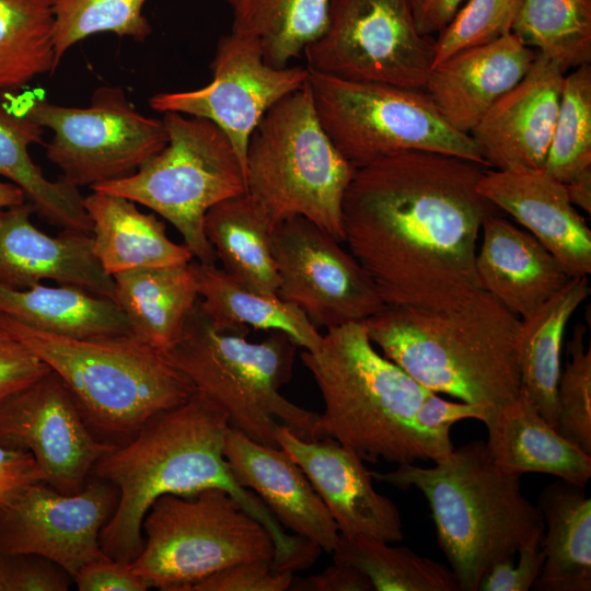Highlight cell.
<instances>
[{"mask_svg":"<svg viewBox=\"0 0 591 591\" xmlns=\"http://www.w3.org/2000/svg\"><path fill=\"white\" fill-rule=\"evenodd\" d=\"M28 201L0 215V281L27 288L44 280L114 300V280L93 252L91 233L62 230L51 236L31 220Z\"/></svg>","mask_w":591,"mask_h":591,"instance_id":"obj_21","label":"cell"},{"mask_svg":"<svg viewBox=\"0 0 591 591\" xmlns=\"http://www.w3.org/2000/svg\"><path fill=\"white\" fill-rule=\"evenodd\" d=\"M536 55L510 33L433 66L425 91L453 128L470 135L495 102L522 80Z\"/></svg>","mask_w":591,"mask_h":591,"instance_id":"obj_23","label":"cell"},{"mask_svg":"<svg viewBox=\"0 0 591 591\" xmlns=\"http://www.w3.org/2000/svg\"><path fill=\"white\" fill-rule=\"evenodd\" d=\"M478 193L547 248L570 277L591 273V231L565 185L543 170H485Z\"/></svg>","mask_w":591,"mask_h":591,"instance_id":"obj_20","label":"cell"},{"mask_svg":"<svg viewBox=\"0 0 591 591\" xmlns=\"http://www.w3.org/2000/svg\"><path fill=\"white\" fill-rule=\"evenodd\" d=\"M323 397L316 440L332 438L363 462H433L454 449L422 427L417 410L431 393L379 354L363 322L332 327L320 347L300 355Z\"/></svg>","mask_w":591,"mask_h":591,"instance_id":"obj_4","label":"cell"},{"mask_svg":"<svg viewBox=\"0 0 591 591\" xmlns=\"http://www.w3.org/2000/svg\"><path fill=\"white\" fill-rule=\"evenodd\" d=\"M485 170L429 151L356 170L343 202L345 243L385 305L451 309L480 290L477 241L497 209L477 190Z\"/></svg>","mask_w":591,"mask_h":591,"instance_id":"obj_1","label":"cell"},{"mask_svg":"<svg viewBox=\"0 0 591 591\" xmlns=\"http://www.w3.org/2000/svg\"><path fill=\"white\" fill-rule=\"evenodd\" d=\"M339 534L334 561L360 570L375 591H459L452 570L407 547Z\"/></svg>","mask_w":591,"mask_h":591,"instance_id":"obj_36","label":"cell"},{"mask_svg":"<svg viewBox=\"0 0 591 591\" xmlns=\"http://www.w3.org/2000/svg\"><path fill=\"white\" fill-rule=\"evenodd\" d=\"M480 234L475 255L479 288L520 320L532 315L571 278L530 232L496 212L484 219Z\"/></svg>","mask_w":591,"mask_h":591,"instance_id":"obj_24","label":"cell"},{"mask_svg":"<svg viewBox=\"0 0 591 591\" xmlns=\"http://www.w3.org/2000/svg\"><path fill=\"white\" fill-rule=\"evenodd\" d=\"M433 45L410 0H333L325 31L303 54L312 72L425 91Z\"/></svg>","mask_w":591,"mask_h":591,"instance_id":"obj_13","label":"cell"},{"mask_svg":"<svg viewBox=\"0 0 591 591\" xmlns=\"http://www.w3.org/2000/svg\"><path fill=\"white\" fill-rule=\"evenodd\" d=\"M166 144L134 174L92 187L153 210L182 235L198 263L216 265L206 237V213L246 193L245 169L228 136L206 118L176 112L161 118Z\"/></svg>","mask_w":591,"mask_h":591,"instance_id":"obj_9","label":"cell"},{"mask_svg":"<svg viewBox=\"0 0 591 591\" xmlns=\"http://www.w3.org/2000/svg\"><path fill=\"white\" fill-rule=\"evenodd\" d=\"M16 111L53 131L46 157L77 188L134 174L167 142L162 119L139 113L118 86L99 88L85 107L30 99Z\"/></svg>","mask_w":591,"mask_h":591,"instance_id":"obj_12","label":"cell"},{"mask_svg":"<svg viewBox=\"0 0 591 591\" xmlns=\"http://www.w3.org/2000/svg\"><path fill=\"white\" fill-rule=\"evenodd\" d=\"M273 256L280 279L277 296L297 305L316 328L364 322L385 305L354 255L304 217L275 227Z\"/></svg>","mask_w":591,"mask_h":591,"instance_id":"obj_14","label":"cell"},{"mask_svg":"<svg viewBox=\"0 0 591 591\" xmlns=\"http://www.w3.org/2000/svg\"><path fill=\"white\" fill-rule=\"evenodd\" d=\"M537 508L545 529L541 540L538 591L591 590V499L584 487L558 479L544 487Z\"/></svg>","mask_w":591,"mask_h":591,"instance_id":"obj_28","label":"cell"},{"mask_svg":"<svg viewBox=\"0 0 591 591\" xmlns=\"http://www.w3.org/2000/svg\"><path fill=\"white\" fill-rule=\"evenodd\" d=\"M569 201L588 215L591 213V167L564 184Z\"/></svg>","mask_w":591,"mask_h":591,"instance_id":"obj_51","label":"cell"},{"mask_svg":"<svg viewBox=\"0 0 591 591\" xmlns=\"http://www.w3.org/2000/svg\"><path fill=\"white\" fill-rule=\"evenodd\" d=\"M486 447L503 470L521 476L543 473L586 487L591 455L563 438L521 391L517 398L490 413Z\"/></svg>","mask_w":591,"mask_h":591,"instance_id":"obj_25","label":"cell"},{"mask_svg":"<svg viewBox=\"0 0 591 591\" xmlns=\"http://www.w3.org/2000/svg\"><path fill=\"white\" fill-rule=\"evenodd\" d=\"M591 167V67L565 74L543 171L566 184Z\"/></svg>","mask_w":591,"mask_h":591,"instance_id":"obj_38","label":"cell"},{"mask_svg":"<svg viewBox=\"0 0 591 591\" xmlns=\"http://www.w3.org/2000/svg\"><path fill=\"white\" fill-rule=\"evenodd\" d=\"M113 280L114 301L132 335L166 354L179 339L199 299L195 263L119 273Z\"/></svg>","mask_w":591,"mask_h":591,"instance_id":"obj_27","label":"cell"},{"mask_svg":"<svg viewBox=\"0 0 591 591\" xmlns=\"http://www.w3.org/2000/svg\"><path fill=\"white\" fill-rule=\"evenodd\" d=\"M356 170L322 127L306 80L268 109L251 135L246 193L275 227L301 216L344 243L343 202Z\"/></svg>","mask_w":591,"mask_h":591,"instance_id":"obj_8","label":"cell"},{"mask_svg":"<svg viewBox=\"0 0 591 591\" xmlns=\"http://www.w3.org/2000/svg\"><path fill=\"white\" fill-rule=\"evenodd\" d=\"M542 537L532 538L518 549L519 560L515 566L513 559L496 563L484 576L478 590L529 591L533 588L544 564V553L540 545Z\"/></svg>","mask_w":591,"mask_h":591,"instance_id":"obj_45","label":"cell"},{"mask_svg":"<svg viewBox=\"0 0 591 591\" xmlns=\"http://www.w3.org/2000/svg\"><path fill=\"white\" fill-rule=\"evenodd\" d=\"M80 591H146L148 586L137 576L129 563L112 558L83 566L73 577Z\"/></svg>","mask_w":591,"mask_h":591,"instance_id":"obj_46","label":"cell"},{"mask_svg":"<svg viewBox=\"0 0 591 591\" xmlns=\"http://www.w3.org/2000/svg\"><path fill=\"white\" fill-rule=\"evenodd\" d=\"M148 0H55L56 61L77 43L97 33L142 42L152 27L143 14Z\"/></svg>","mask_w":591,"mask_h":591,"instance_id":"obj_39","label":"cell"},{"mask_svg":"<svg viewBox=\"0 0 591 591\" xmlns=\"http://www.w3.org/2000/svg\"><path fill=\"white\" fill-rule=\"evenodd\" d=\"M566 72L537 53L522 80L471 130L487 169L544 167Z\"/></svg>","mask_w":591,"mask_h":591,"instance_id":"obj_19","label":"cell"},{"mask_svg":"<svg viewBox=\"0 0 591 591\" xmlns=\"http://www.w3.org/2000/svg\"><path fill=\"white\" fill-rule=\"evenodd\" d=\"M0 445L28 452L44 483L68 495L80 491L116 447L94 434L51 370L0 403Z\"/></svg>","mask_w":591,"mask_h":591,"instance_id":"obj_16","label":"cell"},{"mask_svg":"<svg viewBox=\"0 0 591 591\" xmlns=\"http://www.w3.org/2000/svg\"><path fill=\"white\" fill-rule=\"evenodd\" d=\"M371 475L424 494L461 591H477L496 563L513 559L523 544L544 534L537 506L522 495L521 476L501 468L482 440L453 449L431 467L401 464Z\"/></svg>","mask_w":591,"mask_h":591,"instance_id":"obj_5","label":"cell"},{"mask_svg":"<svg viewBox=\"0 0 591 591\" xmlns=\"http://www.w3.org/2000/svg\"><path fill=\"white\" fill-rule=\"evenodd\" d=\"M198 280V306L211 324L221 331L248 335L250 328L279 331L298 347L316 350L322 334L294 304L252 290L216 265L195 263Z\"/></svg>","mask_w":591,"mask_h":591,"instance_id":"obj_30","label":"cell"},{"mask_svg":"<svg viewBox=\"0 0 591 591\" xmlns=\"http://www.w3.org/2000/svg\"><path fill=\"white\" fill-rule=\"evenodd\" d=\"M44 482L33 459L25 451L0 445V508L7 507L28 485Z\"/></svg>","mask_w":591,"mask_h":591,"instance_id":"obj_48","label":"cell"},{"mask_svg":"<svg viewBox=\"0 0 591 591\" xmlns=\"http://www.w3.org/2000/svg\"><path fill=\"white\" fill-rule=\"evenodd\" d=\"M320 123L356 169L406 151H429L486 166L468 134L453 128L424 90L343 80L309 71Z\"/></svg>","mask_w":591,"mask_h":591,"instance_id":"obj_11","label":"cell"},{"mask_svg":"<svg viewBox=\"0 0 591 591\" xmlns=\"http://www.w3.org/2000/svg\"><path fill=\"white\" fill-rule=\"evenodd\" d=\"M523 0H466L434 39L433 66L461 50L512 33Z\"/></svg>","mask_w":591,"mask_h":591,"instance_id":"obj_41","label":"cell"},{"mask_svg":"<svg viewBox=\"0 0 591 591\" xmlns=\"http://www.w3.org/2000/svg\"><path fill=\"white\" fill-rule=\"evenodd\" d=\"M333 0H240L231 33L256 39L264 60L283 68L325 31Z\"/></svg>","mask_w":591,"mask_h":591,"instance_id":"obj_34","label":"cell"},{"mask_svg":"<svg viewBox=\"0 0 591 591\" xmlns=\"http://www.w3.org/2000/svg\"><path fill=\"white\" fill-rule=\"evenodd\" d=\"M274 229L247 193L210 208L204 222L222 269L241 285L267 294H277L280 283L273 256Z\"/></svg>","mask_w":591,"mask_h":591,"instance_id":"obj_31","label":"cell"},{"mask_svg":"<svg viewBox=\"0 0 591 591\" xmlns=\"http://www.w3.org/2000/svg\"><path fill=\"white\" fill-rule=\"evenodd\" d=\"M230 428L224 409L196 389L186 402L152 417L96 462L91 475L118 490L117 507L100 534L109 558L130 564L139 555L143 518L160 496L219 488L266 528L275 545V567L293 570L310 559L311 543L287 534L260 498L234 478L224 455Z\"/></svg>","mask_w":591,"mask_h":591,"instance_id":"obj_2","label":"cell"},{"mask_svg":"<svg viewBox=\"0 0 591 591\" xmlns=\"http://www.w3.org/2000/svg\"><path fill=\"white\" fill-rule=\"evenodd\" d=\"M246 336L216 328L197 302L179 339L165 355L197 390L224 409L230 427L251 440L279 447L277 420L298 438L316 440L320 414L280 393L291 379L298 346L279 331H270L257 343Z\"/></svg>","mask_w":591,"mask_h":591,"instance_id":"obj_7","label":"cell"},{"mask_svg":"<svg viewBox=\"0 0 591 591\" xmlns=\"http://www.w3.org/2000/svg\"><path fill=\"white\" fill-rule=\"evenodd\" d=\"M223 1H225L233 8L240 0H223Z\"/></svg>","mask_w":591,"mask_h":591,"instance_id":"obj_53","label":"cell"},{"mask_svg":"<svg viewBox=\"0 0 591 591\" xmlns=\"http://www.w3.org/2000/svg\"><path fill=\"white\" fill-rule=\"evenodd\" d=\"M0 328L22 341L62 380L94 434L115 445L196 391L164 352L134 335L62 336L2 313Z\"/></svg>","mask_w":591,"mask_h":591,"instance_id":"obj_6","label":"cell"},{"mask_svg":"<svg viewBox=\"0 0 591 591\" xmlns=\"http://www.w3.org/2000/svg\"><path fill=\"white\" fill-rule=\"evenodd\" d=\"M487 415V410L482 406L465 402H450L438 396L437 393H431L420 404L417 420L426 429L450 437L453 424L464 419H477L485 422Z\"/></svg>","mask_w":591,"mask_h":591,"instance_id":"obj_47","label":"cell"},{"mask_svg":"<svg viewBox=\"0 0 591 591\" xmlns=\"http://www.w3.org/2000/svg\"><path fill=\"white\" fill-rule=\"evenodd\" d=\"M54 4L55 0H0V95L57 69Z\"/></svg>","mask_w":591,"mask_h":591,"instance_id":"obj_35","label":"cell"},{"mask_svg":"<svg viewBox=\"0 0 591 591\" xmlns=\"http://www.w3.org/2000/svg\"><path fill=\"white\" fill-rule=\"evenodd\" d=\"M224 455L236 482L255 493L278 522L333 553L339 531L302 468L280 447H268L230 428Z\"/></svg>","mask_w":591,"mask_h":591,"instance_id":"obj_22","label":"cell"},{"mask_svg":"<svg viewBox=\"0 0 591 591\" xmlns=\"http://www.w3.org/2000/svg\"><path fill=\"white\" fill-rule=\"evenodd\" d=\"M26 201L25 194L10 182H0V215L8 208Z\"/></svg>","mask_w":591,"mask_h":591,"instance_id":"obj_52","label":"cell"},{"mask_svg":"<svg viewBox=\"0 0 591 591\" xmlns=\"http://www.w3.org/2000/svg\"><path fill=\"white\" fill-rule=\"evenodd\" d=\"M0 313L30 327L78 338L132 335L118 304L85 289L43 282L15 288L0 281Z\"/></svg>","mask_w":591,"mask_h":591,"instance_id":"obj_29","label":"cell"},{"mask_svg":"<svg viewBox=\"0 0 591 591\" xmlns=\"http://www.w3.org/2000/svg\"><path fill=\"white\" fill-rule=\"evenodd\" d=\"M293 572L275 569L273 560H250L228 566L195 583L189 591H285Z\"/></svg>","mask_w":591,"mask_h":591,"instance_id":"obj_43","label":"cell"},{"mask_svg":"<svg viewBox=\"0 0 591 591\" xmlns=\"http://www.w3.org/2000/svg\"><path fill=\"white\" fill-rule=\"evenodd\" d=\"M117 502V488L92 475L70 495L44 482L31 484L0 508V553L40 555L74 577L86 564L109 558L100 534Z\"/></svg>","mask_w":591,"mask_h":591,"instance_id":"obj_17","label":"cell"},{"mask_svg":"<svg viewBox=\"0 0 591 591\" xmlns=\"http://www.w3.org/2000/svg\"><path fill=\"white\" fill-rule=\"evenodd\" d=\"M514 33L565 72L591 61V0H523Z\"/></svg>","mask_w":591,"mask_h":591,"instance_id":"obj_37","label":"cell"},{"mask_svg":"<svg viewBox=\"0 0 591 591\" xmlns=\"http://www.w3.org/2000/svg\"><path fill=\"white\" fill-rule=\"evenodd\" d=\"M44 128L0 102V175L20 187L34 211L62 230L91 233V220L79 188L48 179L30 154L43 142Z\"/></svg>","mask_w":591,"mask_h":591,"instance_id":"obj_33","label":"cell"},{"mask_svg":"<svg viewBox=\"0 0 591 591\" xmlns=\"http://www.w3.org/2000/svg\"><path fill=\"white\" fill-rule=\"evenodd\" d=\"M141 530L143 546L130 567L149 589L189 591L228 566L275 556L266 528L219 488L160 496Z\"/></svg>","mask_w":591,"mask_h":591,"instance_id":"obj_10","label":"cell"},{"mask_svg":"<svg viewBox=\"0 0 591 591\" xmlns=\"http://www.w3.org/2000/svg\"><path fill=\"white\" fill-rule=\"evenodd\" d=\"M587 327L577 324L567 341V360L557 384V432L591 455V349Z\"/></svg>","mask_w":591,"mask_h":591,"instance_id":"obj_40","label":"cell"},{"mask_svg":"<svg viewBox=\"0 0 591 591\" xmlns=\"http://www.w3.org/2000/svg\"><path fill=\"white\" fill-rule=\"evenodd\" d=\"M73 577L36 554L0 553V591H67Z\"/></svg>","mask_w":591,"mask_h":591,"instance_id":"obj_42","label":"cell"},{"mask_svg":"<svg viewBox=\"0 0 591 591\" xmlns=\"http://www.w3.org/2000/svg\"><path fill=\"white\" fill-rule=\"evenodd\" d=\"M212 80L182 92H161L149 100L159 113L176 112L217 125L230 139L245 169L251 135L276 103L304 86L306 67L269 66L259 43L230 33L222 36L211 62Z\"/></svg>","mask_w":591,"mask_h":591,"instance_id":"obj_15","label":"cell"},{"mask_svg":"<svg viewBox=\"0 0 591 591\" xmlns=\"http://www.w3.org/2000/svg\"><path fill=\"white\" fill-rule=\"evenodd\" d=\"M466 0H410L413 15L420 34H439Z\"/></svg>","mask_w":591,"mask_h":591,"instance_id":"obj_50","label":"cell"},{"mask_svg":"<svg viewBox=\"0 0 591 591\" xmlns=\"http://www.w3.org/2000/svg\"><path fill=\"white\" fill-rule=\"evenodd\" d=\"M363 324L384 357L433 393L489 415L521 392V320L483 290L451 309L384 305Z\"/></svg>","mask_w":591,"mask_h":591,"instance_id":"obj_3","label":"cell"},{"mask_svg":"<svg viewBox=\"0 0 591 591\" xmlns=\"http://www.w3.org/2000/svg\"><path fill=\"white\" fill-rule=\"evenodd\" d=\"M276 439L308 476L339 534L386 543L404 538L396 505L374 489L371 471L356 453L332 438L302 440L282 424Z\"/></svg>","mask_w":591,"mask_h":591,"instance_id":"obj_18","label":"cell"},{"mask_svg":"<svg viewBox=\"0 0 591 591\" xmlns=\"http://www.w3.org/2000/svg\"><path fill=\"white\" fill-rule=\"evenodd\" d=\"M590 292L588 276L571 277L560 291L532 315L521 320V391L555 429L564 335L570 317L588 299Z\"/></svg>","mask_w":591,"mask_h":591,"instance_id":"obj_32","label":"cell"},{"mask_svg":"<svg viewBox=\"0 0 591 591\" xmlns=\"http://www.w3.org/2000/svg\"><path fill=\"white\" fill-rule=\"evenodd\" d=\"M91 220L93 252L112 277L119 273L189 263L185 244L173 242L165 224L132 200L101 190L83 197Z\"/></svg>","mask_w":591,"mask_h":591,"instance_id":"obj_26","label":"cell"},{"mask_svg":"<svg viewBox=\"0 0 591 591\" xmlns=\"http://www.w3.org/2000/svg\"><path fill=\"white\" fill-rule=\"evenodd\" d=\"M49 371L30 348L0 328V403Z\"/></svg>","mask_w":591,"mask_h":591,"instance_id":"obj_44","label":"cell"},{"mask_svg":"<svg viewBox=\"0 0 591 591\" xmlns=\"http://www.w3.org/2000/svg\"><path fill=\"white\" fill-rule=\"evenodd\" d=\"M292 590L301 591H373L370 580L357 568L334 561L321 573L292 581Z\"/></svg>","mask_w":591,"mask_h":591,"instance_id":"obj_49","label":"cell"}]
</instances>
